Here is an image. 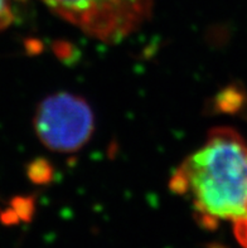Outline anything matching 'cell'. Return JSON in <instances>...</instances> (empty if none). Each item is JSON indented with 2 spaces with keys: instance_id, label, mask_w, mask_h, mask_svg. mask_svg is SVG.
Masks as SVG:
<instances>
[{
  "instance_id": "277c9868",
  "label": "cell",
  "mask_w": 247,
  "mask_h": 248,
  "mask_svg": "<svg viewBox=\"0 0 247 248\" xmlns=\"http://www.w3.org/2000/svg\"><path fill=\"white\" fill-rule=\"evenodd\" d=\"M13 22V10L8 0H0V31Z\"/></svg>"
},
{
  "instance_id": "6da1fadb",
  "label": "cell",
  "mask_w": 247,
  "mask_h": 248,
  "mask_svg": "<svg viewBox=\"0 0 247 248\" xmlns=\"http://www.w3.org/2000/svg\"><path fill=\"white\" fill-rule=\"evenodd\" d=\"M169 186L191 201L202 228L214 231L227 222L247 248V141L241 134L227 126L211 130L175 169Z\"/></svg>"
},
{
  "instance_id": "7a4b0ae2",
  "label": "cell",
  "mask_w": 247,
  "mask_h": 248,
  "mask_svg": "<svg viewBox=\"0 0 247 248\" xmlns=\"http://www.w3.org/2000/svg\"><path fill=\"white\" fill-rule=\"evenodd\" d=\"M54 14L101 42L122 41L140 28L154 0H39Z\"/></svg>"
},
{
  "instance_id": "3957f363",
  "label": "cell",
  "mask_w": 247,
  "mask_h": 248,
  "mask_svg": "<svg viewBox=\"0 0 247 248\" xmlns=\"http://www.w3.org/2000/svg\"><path fill=\"white\" fill-rule=\"evenodd\" d=\"M94 129V111L79 94H49L35 111V134L46 148L56 153L79 151L87 144Z\"/></svg>"
},
{
  "instance_id": "5b68a950",
  "label": "cell",
  "mask_w": 247,
  "mask_h": 248,
  "mask_svg": "<svg viewBox=\"0 0 247 248\" xmlns=\"http://www.w3.org/2000/svg\"><path fill=\"white\" fill-rule=\"evenodd\" d=\"M207 248H229V247H226V246L221 245V243H212V245H210Z\"/></svg>"
}]
</instances>
